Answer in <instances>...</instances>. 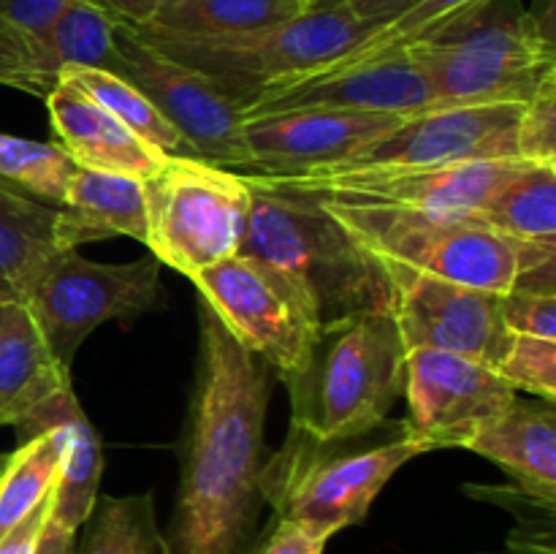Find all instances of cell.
<instances>
[{
    "mask_svg": "<svg viewBox=\"0 0 556 554\" xmlns=\"http://www.w3.org/2000/svg\"><path fill=\"white\" fill-rule=\"evenodd\" d=\"M271 369L199 299V364L179 445L166 554H250L266 508L264 421Z\"/></svg>",
    "mask_w": 556,
    "mask_h": 554,
    "instance_id": "1",
    "label": "cell"
},
{
    "mask_svg": "<svg viewBox=\"0 0 556 554\" xmlns=\"http://www.w3.org/2000/svg\"><path fill=\"white\" fill-rule=\"evenodd\" d=\"M250 217L239 253L275 272L315 331L364 313H394V286L324 201L291 179L244 174Z\"/></svg>",
    "mask_w": 556,
    "mask_h": 554,
    "instance_id": "2",
    "label": "cell"
},
{
    "mask_svg": "<svg viewBox=\"0 0 556 554\" xmlns=\"http://www.w3.org/2000/svg\"><path fill=\"white\" fill-rule=\"evenodd\" d=\"M318 199L380 264L500 297L514 288L556 293V244L514 242L476 217L424 215L326 196Z\"/></svg>",
    "mask_w": 556,
    "mask_h": 554,
    "instance_id": "3",
    "label": "cell"
},
{
    "mask_svg": "<svg viewBox=\"0 0 556 554\" xmlns=\"http://www.w3.org/2000/svg\"><path fill=\"white\" fill-rule=\"evenodd\" d=\"M405 52L440 109L527 103L556 74L552 16L521 0H486Z\"/></svg>",
    "mask_w": 556,
    "mask_h": 554,
    "instance_id": "4",
    "label": "cell"
},
{
    "mask_svg": "<svg viewBox=\"0 0 556 554\" xmlns=\"http://www.w3.org/2000/svg\"><path fill=\"white\" fill-rule=\"evenodd\" d=\"M405 356L394 313H364L320 331L309 369L288 389L291 427L324 443L378 432L405 394Z\"/></svg>",
    "mask_w": 556,
    "mask_h": 554,
    "instance_id": "5",
    "label": "cell"
},
{
    "mask_svg": "<svg viewBox=\"0 0 556 554\" xmlns=\"http://www.w3.org/2000/svg\"><path fill=\"white\" fill-rule=\"evenodd\" d=\"M367 438V435H364ZM356 440L309 438L291 427L280 451L266 456L261 492L275 519H291L326 538L362 525L369 508L400 467L429 454L405 421H396L389 440L362 445Z\"/></svg>",
    "mask_w": 556,
    "mask_h": 554,
    "instance_id": "6",
    "label": "cell"
},
{
    "mask_svg": "<svg viewBox=\"0 0 556 554\" xmlns=\"http://www.w3.org/2000/svg\"><path fill=\"white\" fill-rule=\"evenodd\" d=\"M139 33L177 63L215 81L239 109L264 92L326 68L367 41L372 25L356 20L345 0H307L280 25L228 38H172Z\"/></svg>",
    "mask_w": 556,
    "mask_h": 554,
    "instance_id": "7",
    "label": "cell"
},
{
    "mask_svg": "<svg viewBox=\"0 0 556 554\" xmlns=\"http://www.w3.org/2000/svg\"><path fill=\"white\" fill-rule=\"evenodd\" d=\"M141 188L144 248L163 266L195 277L206 266L239 253L253 201L244 174L201 158H166Z\"/></svg>",
    "mask_w": 556,
    "mask_h": 554,
    "instance_id": "8",
    "label": "cell"
},
{
    "mask_svg": "<svg viewBox=\"0 0 556 554\" xmlns=\"http://www.w3.org/2000/svg\"><path fill=\"white\" fill-rule=\"evenodd\" d=\"M161 269L155 255L128 264H96L79 250H63L43 266L22 307L41 331L54 364L71 375L81 342L98 326L166 307Z\"/></svg>",
    "mask_w": 556,
    "mask_h": 554,
    "instance_id": "9",
    "label": "cell"
},
{
    "mask_svg": "<svg viewBox=\"0 0 556 554\" xmlns=\"http://www.w3.org/2000/svg\"><path fill=\"white\" fill-rule=\"evenodd\" d=\"M190 280L228 335L258 356L286 389L304 378L320 335L275 272L237 253Z\"/></svg>",
    "mask_w": 556,
    "mask_h": 554,
    "instance_id": "10",
    "label": "cell"
},
{
    "mask_svg": "<svg viewBox=\"0 0 556 554\" xmlns=\"http://www.w3.org/2000/svg\"><path fill=\"white\" fill-rule=\"evenodd\" d=\"M112 41L109 71L144 92L201 161L237 174L250 172L244 114L215 81L163 54L128 25H114Z\"/></svg>",
    "mask_w": 556,
    "mask_h": 554,
    "instance_id": "11",
    "label": "cell"
},
{
    "mask_svg": "<svg viewBox=\"0 0 556 554\" xmlns=\"http://www.w3.org/2000/svg\"><path fill=\"white\" fill-rule=\"evenodd\" d=\"M114 22L87 0H0V85L47 98L65 65L109 68Z\"/></svg>",
    "mask_w": 556,
    "mask_h": 554,
    "instance_id": "12",
    "label": "cell"
},
{
    "mask_svg": "<svg viewBox=\"0 0 556 554\" xmlns=\"http://www.w3.org/2000/svg\"><path fill=\"white\" fill-rule=\"evenodd\" d=\"M525 103L445 106L416 114L369 141L351 158L313 177L375 168H429L519 158L516 134Z\"/></svg>",
    "mask_w": 556,
    "mask_h": 554,
    "instance_id": "13",
    "label": "cell"
},
{
    "mask_svg": "<svg viewBox=\"0 0 556 554\" xmlns=\"http://www.w3.org/2000/svg\"><path fill=\"white\" fill-rule=\"evenodd\" d=\"M407 429L429 451L465 449L476 429L519 400L497 369L434 348H407Z\"/></svg>",
    "mask_w": 556,
    "mask_h": 554,
    "instance_id": "14",
    "label": "cell"
},
{
    "mask_svg": "<svg viewBox=\"0 0 556 554\" xmlns=\"http://www.w3.org/2000/svg\"><path fill=\"white\" fill-rule=\"evenodd\" d=\"M394 286V318L405 348H434L497 367L510 345L503 297L383 264Z\"/></svg>",
    "mask_w": 556,
    "mask_h": 554,
    "instance_id": "15",
    "label": "cell"
},
{
    "mask_svg": "<svg viewBox=\"0 0 556 554\" xmlns=\"http://www.w3.org/2000/svg\"><path fill=\"white\" fill-rule=\"evenodd\" d=\"M527 161H470L429 168H375V172L329 174V177H277L304 185L318 196L356 204L391 206L424 215L476 217L494 190Z\"/></svg>",
    "mask_w": 556,
    "mask_h": 554,
    "instance_id": "16",
    "label": "cell"
},
{
    "mask_svg": "<svg viewBox=\"0 0 556 554\" xmlns=\"http://www.w3.org/2000/svg\"><path fill=\"white\" fill-rule=\"evenodd\" d=\"M405 119V114L320 106L248 117L244 119V141L250 152L248 174L313 177L342 163Z\"/></svg>",
    "mask_w": 556,
    "mask_h": 554,
    "instance_id": "17",
    "label": "cell"
},
{
    "mask_svg": "<svg viewBox=\"0 0 556 554\" xmlns=\"http://www.w3.org/2000/svg\"><path fill=\"white\" fill-rule=\"evenodd\" d=\"M356 109V112L416 114L440 109L429 81L405 49L380 58L337 63L275 87L244 109V119L291 109Z\"/></svg>",
    "mask_w": 556,
    "mask_h": 554,
    "instance_id": "18",
    "label": "cell"
},
{
    "mask_svg": "<svg viewBox=\"0 0 556 554\" xmlns=\"http://www.w3.org/2000/svg\"><path fill=\"white\" fill-rule=\"evenodd\" d=\"M16 438L25 440L36 432H52L60 443V478L54 487L52 519L68 530H81L90 519L96 500L101 494L103 449L96 427L81 411L71 380L38 400L20 421L14 424Z\"/></svg>",
    "mask_w": 556,
    "mask_h": 554,
    "instance_id": "19",
    "label": "cell"
},
{
    "mask_svg": "<svg viewBox=\"0 0 556 554\" xmlns=\"http://www.w3.org/2000/svg\"><path fill=\"white\" fill-rule=\"evenodd\" d=\"M43 103L49 109L54 144L74 166L144 182L166 161L68 81L58 79V87L43 98Z\"/></svg>",
    "mask_w": 556,
    "mask_h": 554,
    "instance_id": "20",
    "label": "cell"
},
{
    "mask_svg": "<svg viewBox=\"0 0 556 554\" xmlns=\"http://www.w3.org/2000/svg\"><path fill=\"white\" fill-rule=\"evenodd\" d=\"M494 462L510 481L535 498L556 503V405L516 400L476 429L465 445Z\"/></svg>",
    "mask_w": 556,
    "mask_h": 554,
    "instance_id": "21",
    "label": "cell"
},
{
    "mask_svg": "<svg viewBox=\"0 0 556 554\" xmlns=\"http://www.w3.org/2000/svg\"><path fill=\"white\" fill-rule=\"evenodd\" d=\"M112 237L147 242L141 179L74 166L63 204L58 206L60 248L79 250V244Z\"/></svg>",
    "mask_w": 556,
    "mask_h": 554,
    "instance_id": "22",
    "label": "cell"
},
{
    "mask_svg": "<svg viewBox=\"0 0 556 554\" xmlns=\"http://www.w3.org/2000/svg\"><path fill=\"white\" fill-rule=\"evenodd\" d=\"M58 253V206L0 182V302H25Z\"/></svg>",
    "mask_w": 556,
    "mask_h": 554,
    "instance_id": "23",
    "label": "cell"
},
{
    "mask_svg": "<svg viewBox=\"0 0 556 554\" xmlns=\"http://www.w3.org/2000/svg\"><path fill=\"white\" fill-rule=\"evenodd\" d=\"M71 380L54 364L41 331L22 304L0 335V427H14L38 400Z\"/></svg>",
    "mask_w": 556,
    "mask_h": 554,
    "instance_id": "24",
    "label": "cell"
},
{
    "mask_svg": "<svg viewBox=\"0 0 556 554\" xmlns=\"http://www.w3.org/2000/svg\"><path fill=\"white\" fill-rule=\"evenodd\" d=\"M478 223L514 242L556 244V166L530 163L510 174L476 215Z\"/></svg>",
    "mask_w": 556,
    "mask_h": 554,
    "instance_id": "25",
    "label": "cell"
},
{
    "mask_svg": "<svg viewBox=\"0 0 556 554\" xmlns=\"http://www.w3.org/2000/svg\"><path fill=\"white\" fill-rule=\"evenodd\" d=\"M307 0H179L155 16L141 33L172 38H228L280 25Z\"/></svg>",
    "mask_w": 556,
    "mask_h": 554,
    "instance_id": "26",
    "label": "cell"
},
{
    "mask_svg": "<svg viewBox=\"0 0 556 554\" xmlns=\"http://www.w3.org/2000/svg\"><path fill=\"white\" fill-rule=\"evenodd\" d=\"M60 79L74 85L90 101L106 109L114 119H119L136 139L144 141L157 155L199 158L193 147L185 141V136L157 112L155 103L123 76L106 68H92V65H65L60 71Z\"/></svg>",
    "mask_w": 556,
    "mask_h": 554,
    "instance_id": "27",
    "label": "cell"
},
{
    "mask_svg": "<svg viewBox=\"0 0 556 554\" xmlns=\"http://www.w3.org/2000/svg\"><path fill=\"white\" fill-rule=\"evenodd\" d=\"M74 554H166L155 500L144 494H98L90 519L81 525Z\"/></svg>",
    "mask_w": 556,
    "mask_h": 554,
    "instance_id": "28",
    "label": "cell"
},
{
    "mask_svg": "<svg viewBox=\"0 0 556 554\" xmlns=\"http://www.w3.org/2000/svg\"><path fill=\"white\" fill-rule=\"evenodd\" d=\"M60 465V443L52 432H36L16 443L0 473V536L54 492Z\"/></svg>",
    "mask_w": 556,
    "mask_h": 554,
    "instance_id": "29",
    "label": "cell"
},
{
    "mask_svg": "<svg viewBox=\"0 0 556 554\" xmlns=\"http://www.w3.org/2000/svg\"><path fill=\"white\" fill-rule=\"evenodd\" d=\"M74 163L54 141H33L0 130V182L60 206Z\"/></svg>",
    "mask_w": 556,
    "mask_h": 554,
    "instance_id": "30",
    "label": "cell"
},
{
    "mask_svg": "<svg viewBox=\"0 0 556 554\" xmlns=\"http://www.w3.org/2000/svg\"><path fill=\"white\" fill-rule=\"evenodd\" d=\"M486 0H421V3L413 5L410 11L396 16L394 22L383 25L380 30H375L367 41L358 43L356 49L345 54V58L334 60L337 63H356V60H369L380 58V54L400 52V49L410 47V43L424 41L432 33H438L440 27L451 25L459 16L470 14L478 5H483Z\"/></svg>",
    "mask_w": 556,
    "mask_h": 554,
    "instance_id": "31",
    "label": "cell"
},
{
    "mask_svg": "<svg viewBox=\"0 0 556 554\" xmlns=\"http://www.w3.org/2000/svg\"><path fill=\"white\" fill-rule=\"evenodd\" d=\"M494 369L514 391L556 402V342L510 335L508 351Z\"/></svg>",
    "mask_w": 556,
    "mask_h": 554,
    "instance_id": "32",
    "label": "cell"
},
{
    "mask_svg": "<svg viewBox=\"0 0 556 554\" xmlns=\"http://www.w3.org/2000/svg\"><path fill=\"white\" fill-rule=\"evenodd\" d=\"M516 150L521 161L556 166V74L521 109Z\"/></svg>",
    "mask_w": 556,
    "mask_h": 554,
    "instance_id": "33",
    "label": "cell"
},
{
    "mask_svg": "<svg viewBox=\"0 0 556 554\" xmlns=\"http://www.w3.org/2000/svg\"><path fill=\"white\" fill-rule=\"evenodd\" d=\"M500 304H503V324L508 335L556 342V293L514 288Z\"/></svg>",
    "mask_w": 556,
    "mask_h": 554,
    "instance_id": "34",
    "label": "cell"
},
{
    "mask_svg": "<svg viewBox=\"0 0 556 554\" xmlns=\"http://www.w3.org/2000/svg\"><path fill=\"white\" fill-rule=\"evenodd\" d=\"M331 538L291 519H271L250 554H324Z\"/></svg>",
    "mask_w": 556,
    "mask_h": 554,
    "instance_id": "35",
    "label": "cell"
},
{
    "mask_svg": "<svg viewBox=\"0 0 556 554\" xmlns=\"http://www.w3.org/2000/svg\"><path fill=\"white\" fill-rule=\"evenodd\" d=\"M54 492L43 500L38 508H33L30 514L22 521H16L11 530H5L0 536V554H33L38 546V538H41L43 527H47L49 514H52Z\"/></svg>",
    "mask_w": 556,
    "mask_h": 554,
    "instance_id": "36",
    "label": "cell"
},
{
    "mask_svg": "<svg viewBox=\"0 0 556 554\" xmlns=\"http://www.w3.org/2000/svg\"><path fill=\"white\" fill-rule=\"evenodd\" d=\"M96 5L101 14H106L114 25H128V27H144L155 20L161 11L168 5L179 3V0H87Z\"/></svg>",
    "mask_w": 556,
    "mask_h": 554,
    "instance_id": "37",
    "label": "cell"
},
{
    "mask_svg": "<svg viewBox=\"0 0 556 554\" xmlns=\"http://www.w3.org/2000/svg\"><path fill=\"white\" fill-rule=\"evenodd\" d=\"M416 3H421V0H345L351 14L356 16V20L372 25L375 30H380L383 25L394 22L396 16L410 11Z\"/></svg>",
    "mask_w": 556,
    "mask_h": 554,
    "instance_id": "38",
    "label": "cell"
},
{
    "mask_svg": "<svg viewBox=\"0 0 556 554\" xmlns=\"http://www.w3.org/2000/svg\"><path fill=\"white\" fill-rule=\"evenodd\" d=\"M76 538H79V532L63 527L60 521L52 519V514H49L47 527H43L41 538H38V546L33 554H74Z\"/></svg>",
    "mask_w": 556,
    "mask_h": 554,
    "instance_id": "39",
    "label": "cell"
},
{
    "mask_svg": "<svg viewBox=\"0 0 556 554\" xmlns=\"http://www.w3.org/2000/svg\"><path fill=\"white\" fill-rule=\"evenodd\" d=\"M16 304L14 302H0V335H3V329L9 326L11 315H14Z\"/></svg>",
    "mask_w": 556,
    "mask_h": 554,
    "instance_id": "40",
    "label": "cell"
},
{
    "mask_svg": "<svg viewBox=\"0 0 556 554\" xmlns=\"http://www.w3.org/2000/svg\"><path fill=\"white\" fill-rule=\"evenodd\" d=\"M5 459H9V454H0V470L5 467Z\"/></svg>",
    "mask_w": 556,
    "mask_h": 554,
    "instance_id": "41",
    "label": "cell"
},
{
    "mask_svg": "<svg viewBox=\"0 0 556 554\" xmlns=\"http://www.w3.org/2000/svg\"><path fill=\"white\" fill-rule=\"evenodd\" d=\"M476 554H500V552H476Z\"/></svg>",
    "mask_w": 556,
    "mask_h": 554,
    "instance_id": "42",
    "label": "cell"
},
{
    "mask_svg": "<svg viewBox=\"0 0 556 554\" xmlns=\"http://www.w3.org/2000/svg\"><path fill=\"white\" fill-rule=\"evenodd\" d=\"M0 473H3V470H0Z\"/></svg>",
    "mask_w": 556,
    "mask_h": 554,
    "instance_id": "43",
    "label": "cell"
}]
</instances>
